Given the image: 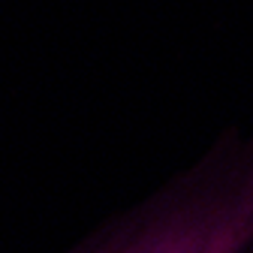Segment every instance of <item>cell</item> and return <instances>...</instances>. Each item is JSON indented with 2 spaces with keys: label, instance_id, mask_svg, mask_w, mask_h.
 <instances>
[{
  "label": "cell",
  "instance_id": "6da1fadb",
  "mask_svg": "<svg viewBox=\"0 0 253 253\" xmlns=\"http://www.w3.org/2000/svg\"><path fill=\"white\" fill-rule=\"evenodd\" d=\"M253 247V142L223 148L84 253H247Z\"/></svg>",
  "mask_w": 253,
  "mask_h": 253
},
{
  "label": "cell",
  "instance_id": "7a4b0ae2",
  "mask_svg": "<svg viewBox=\"0 0 253 253\" xmlns=\"http://www.w3.org/2000/svg\"><path fill=\"white\" fill-rule=\"evenodd\" d=\"M247 253H253V247H250V250H247Z\"/></svg>",
  "mask_w": 253,
  "mask_h": 253
}]
</instances>
